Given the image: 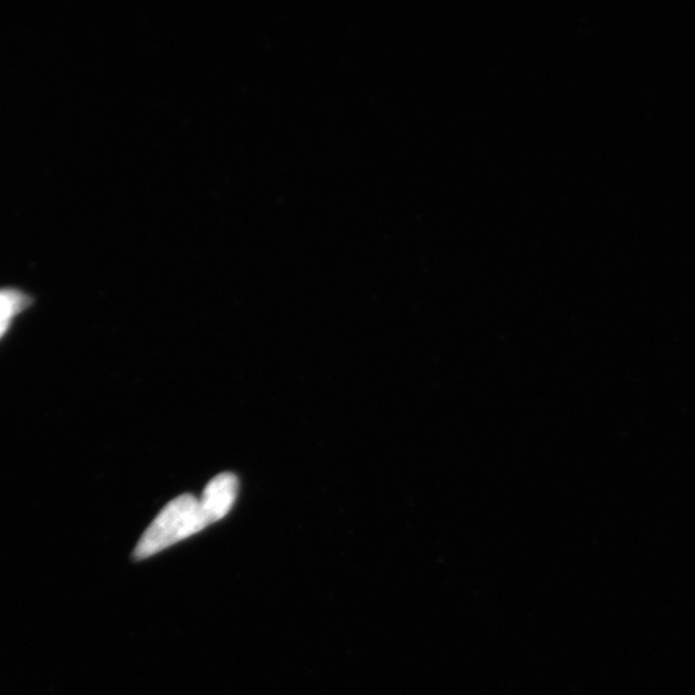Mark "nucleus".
I'll list each match as a JSON object with an SVG mask.
<instances>
[{"mask_svg":"<svg viewBox=\"0 0 695 695\" xmlns=\"http://www.w3.org/2000/svg\"><path fill=\"white\" fill-rule=\"evenodd\" d=\"M239 479L232 472H220L205 486L200 503L208 523H217L232 509L238 497Z\"/></svg>","mask_w":695,"mask_h":695,"instance_id":"2","label":"nucleus"},{"mask_svg":"<svg viewBox=\"0 0 695 695\" xmlns=\"http://www.w3.org/2000/svg\"><path fill=\"white\" fill-rule=\"evenodd\" d=\"M29 298L16 290H0V338L9 329L12 318L27 307Z\"/></svg>","mask_w":695,"mask_h":695,"instance_id":"3","label":"nucleus"},{"mask_svg":"<svg viewBox=\"0 0 695 695\" xmlns=\"http://www.w3.org/2000/svg\"><path fill=\"white\" fill-rule=\"evenodd\" d=\"M208 520L201 506L200 498L193 495L179 496L166 504L164 509L149 526L139 540L136 551V559H146L165 551L178 542L189 539L204 530Z\"/></svg>","mask_w":695,"mask_h":695,"instance_id":"1","label":"nucleus"}]
</instances>
